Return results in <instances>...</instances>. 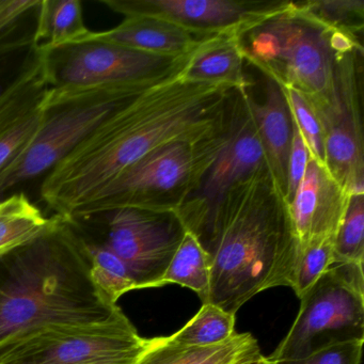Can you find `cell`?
<instances>
[{
    "mask_svg": "<svg viewBox=\"0 0 364 364\" xmlns=\"http://www.w3.org/2000/svg\"><path fill=\"white\" fill-rule=\"evenodd\" d=\"M185 63L119 106L44 176L40 197L54 215L71 218L156 149L172 142L206 139L225 129L235 89L185 80Z\"/></svg>",
    "mask_w": 364,
    "mask_h": 364,
    "instance_id": "6da1fadb",
    "label": "cell"
},
{
    "mask_svg": "<svg viewBox=\"0 0 364 364\" xmlns=\"http://www.w3.org/2000/svg\"><path fill=\"white\" fill-rule=\"evenodd\" d=\"M203 249L210 259L206 304L236 315L261 291L291 287L300 244L289 205L268 170L228 191Z\"/></svg>",
    "mask_w": 364,
    "mask_h": 364,
    "instance_id": "7a4b0ae2",
    "label": "cell"
},
{
    "mask_svg": "<svg viewBox=\"0 0 364 364\" xmlns=\"http://www.w3.org/2000/svg\"><path fill=\"white\" fill-rule=\"evenodd\" d=\"M95 284L73 232L58 223L0 257V350L59 325H92L122 315Z\"/></svg>",
    "mask_w": 364,
    "mask_h": 364,
    "instance_id": "3957f363",
    "label": "cell"
},
{
    "mask_svg": "<svg viewBox=\"0 0 364 364\" xmlns=\"http://www.w3.org/2000/svg\"><path fill=\"white\" fill-rule=\"evenodd\" d=\"M240 46L245 61L280 88L301 93L313 110L333 102L341 58L363 50L361 39L328 28L299 1L242 36Z\"/></svg>",
    "mask_w": 364,
    "mask_h": 364,
    "instance_id": "277c9868",
    "label": "cell"
},
{
    "mask_svg": "<svg viewBox=\"0 0 364 364\" xmlns=\"http://www.w3.org/2000/svg\"><path fill=\"white\" fill-rule=\"evenodd\" d=\"M159 82L48 88L35 135L0 173V199L44 178L114 109Z\"/></svg>",
    "mask_w": 364,
    "mask_h": 364,
    "instance_id": "5b68a950",
    "label": "cell"
},
{
    "mask_svg": "<svg viewBox=\"0 0 364 364\" xmlns=\"http://www.w3.org/2000/svg\"><path fill=\"white\" fill-rule=\"evenodd\" d=\"M228 129L229 118L225 129L212 137L172 142L156 149L112 181L72 217L118 208L176 214L199 188L216 161L227 142Z\"/></svg>",
    "mask_w": 364,
    "mask_h": 364,
    "instance_id": "8992f818",
    "label": "cell"
},
{
    "mask_svg": "<svg viewBox=\"0 0 364 364\" xmlns=\"http://www.w3.org/2000/svg\"><path fill=\"white\" fill-rule=\"evenodd\" d=\"M300 300L291 329L266 359H298L330 345L364 340L363 264H333Z\"/></svg>",
    "mask_w": 364,
    "mask_h": 364,
    "instance_id": "52a82bcc",
    "label": "cell"
},
{
    "mask_svg": "<svg viewBox=\"0 0 364 364\" xmlns=\"http://www.w3.org/2000/svg\"><path fill=\"white\" fill-rule=\"evenodd\" d=\"M65 220L74 233L116 255L129 268L138 289L159 287L186 232L176 214L137 208H118Z\"/></svg>",
    "mask_w": 364,
    "mask_h": 364,
    "instance_id": "ba28073f",
    "label": "cell"
},
{
    "mask_svg": "<svg viewBox=\"0 0 364 364\" xmlns=\"http://www.w3.org/2000/svg\"><path fill=\"white\" fill-rule=\"evenodd\" d=\"M124 313L92 325L50 326L0 350V364L135 362L146 347Z\"/></svg>",
    "mask_w": 364,
    "mask_h": 364,
    "instance_id": "9c48e42d",
    "label": "cell"
},
{
    "mask_svg": "<svg viewBox=\"0 0 364 364\" xmlns=\"http://www.w3.org/2000/svg\"><path fill=\"white\" fill-rule=\"evenodd\" d=\"M248 90H235L230 101L228 139L199 188L176 213L186 231L203 248L219 204L230 189L268 170L265 153L247 103Z\"/></svg>",
    "mask_w": 364,
    "mask_h": 364,
    "instance_id": "30bf717a",
    "label": "cell"
},
{
    "mask_svg": "<svg viewBox=\"0 0 364 364\" xmlns=\"http://www.w3.org/2000/svg\"><path fill=\"white\" fill-rule=\"evenodd\" d=\"M41 52L46 82L55 89L159 82L182 67L193 53L165 58L93 40Z\"/></svg>",
    "mask_w": 364,
    "mask_h": 364,
    "instance_id": "8fae6325",
    "label": "cell"
},
{
    "mask_svg": "<svg viewBox=\"0 0 364 364\" xmlns=\"http://www.w3.org/2000/svg\"><path fill=\"white\" fill-rule=\"evenodd\" d=\"M362 69L363 50L346 53L338 63L333 102L313 110L323 129L326 168L350 197L364 195Z\"/></svg>",
    "mask_w": 364,
    "mask_h": 364,
    "instance_id": "7c38bea8",
    "label": "cell"
},
{
    "mask_svg": "<svg viewBox=\"0 0 364 364\" xmlns=\"http://www.w3.org/2000/svg\"><path fill=\"white\" fill-rule=\"evenodd\" d=\"M112 11L165 21L198 39L240 38L285 9L289 1L250 0H103Z\"/></svg>",
    "mask_w": 364,
    "mask_h": 364,
    "instance_id": "4fadbf2b",
    "label": "cell"
},
{
    "mask_svg": "<svg viewBox=\"0 0 364 364\" xmlns=\"http://www.w3.org/2000/svg\"><path fill=\"white\" fill-rule=\"evenodd\" d=\"M350 196L310 156L304 178L289 205L300 248L317 238H336Z\"/></svg>",
    "mask_w": 364,
    "mask_h": 364,
    "instance_id": "5bb4252c",
    "label": "cell"
},
{
    "mask_svg": "<svg viewBox=\"0 0 364 364\" xmlns=\"http://www.w3.org/2000/svg\"><path fill=\"white\" fill-rule=\"evenodd\" d=\"M247 103L265 153L270 176L285 199L293 119L284 93L278 85L266 78L263 103L255 101L249 92Z\"/></svg>",
    "mask_w": 364,
    "mask_h": 364,
    "instance_id": "9a60e30c",
    "label": "cell"
},
{
    "mask_svg": "<svg viewBox=\"0 0 364 364\" xmlns=\"http://www.w3.org/2000/svg\"><path fill=\"white\" fill-rule=\"evenodd\" d=\"M87 40L109 42L152 56L182 58L195 52L204 39H198L165 21L129 16L114 28L105 31H90L76 42Z\"/></svg>",
    "mask_w": 364,
    "mask_h": 364,
    "instance_id": "2e32d148",
    "label": "cell"
},
{
    "mask_svg": "<svg viewBox=\"0 0 364 364\" xmlns=\"http://www.w3.org/2000/svg\"><path fill=\"white\" fill-rule=\"evenodd\" d=\"M264 359L250 333H234L218 344L178 346L161 338H146V347L133 364H251Z\"/></svg>",
    "mask_w": 364,
    "mask_h": 364,
    "instance_id": "e0dca14e",
    "label": "cell"
},
{
    "mask_svg": "<svg viewBox=\"0 0 364 364\" xmlns=\"http://www.w3.org/2000/svg\"><path fill=\"white\" fill-rule=\"evenodd\" d=\"M245 59L240 38L217 36L206 38L185 63L182 76L193 82L225 84L235 90H248Z\"/></svg>",
    "mask_w": 364,
    "mask_h": 364,
    "instance_id": "ac0fdd59",
    "label": "cell"
},
{
    "mask_svg": "<svg viewBox=\"0 0 364 364\" xmlns=\"http://www.w3.org/2000/svg\"><path fill=\"white\" fill-rule=\"evenodd\" d=\"M48 217L24 191H14L0 199V257L28 244L58 223Z\"/></svg>",
    "mask_w": 364,
    "mask_h": 364,
    "instance_id": "d6986e66",
    "label": "cell"
},
{
    "mask_svg": "<svg viewBox=\"0 0 364 364\" xmlns=\"http://www.w3.org/2000/svg\"><path fill=\"white\" fill-rule=\"evenodd\" d=\"M89 31L80 0H41L35 37L38 50H53L74 43Z\"/></svg>",
    "mask_w": 364,
    "mask_h": 364,
    "instance_id": "ffe728a7",
    "label": "cell"
},
{
    "mask_svg": "<svg viewBox=\"0 0 364 364\" xmlns=\"http://www.w3.org/2000/svg\"><path fill=\"white\" fill-rule=\"evenodd\" d=\"M48 88L44 73L43 55L37 48L33 60L22 75L0 97V136L39 107Z\"/></svg>",
    "mask_w": 364,
    "mask_h": 364,
    "instance_id": "44dd1931",
    "label": "cell"
},
{
    "mask_svg": "<svg viewBox=\"0 0 364 364\" xmlns=\"http://www.w3.org/2000/svg\"><path fill=\"white\" fill-rule=\"evenodd\" d=\"M181 285L196 291L202 304L208 301L210 283V259L199 240L186 231L176 249L159 287L166 284Z\"/></svg>",
    "mask_w": 364,
    "mask_h": 364,
    "instance_id": "7402d4cb",
    "label": "cell"
},
{
    "mask_svg": "<svg viewBox=\"0 0 364 364\" xmlns=\"http://www.w3.org/2000/svg\"><path fill=\"white\" fill-rule=\"evenodd\" d=\"M41 0H0V58L35 46Z\"/></svg>",
    "mask_w": 364,
    "mask_h": 364,
    "instance_id": "603a6c76",
    "label": "cell"
},
{
    "mask_svg": "<svg viewBox=\"0 0 364 364\" xmlns=\"http://www.w3.org/2000/svg\"><path fill=\"white\" fill-rule=\"evenodd\" d=\"M73 234L90 265L93 281L110 301L117 304L127 291L138 289L129 268L116 255L101 245Z\"/></svg>",
    "mask_w": 364,
    "mask_h": 364,
    "instance_id": "cb8c5ba5",
    "label": "cell"
},
{
    "mask_svg": "<svg viewBox=\"0 0 364 364\" xmlns=\"http://www.w3.org/2000/svg\"><path fill=\"white\" fill-rule=\"evenodd\" d=\"M235 315L213 304H202L199 312L176 333L164 336L178 346H208L218 344L236 333Z\"/></svg>",
    "mask_w": 364,
    "mask_h": 364,
    "instance_id": "d4e9b609",
    "label": "cell"
},
{
    "mask_svg": "<svg viewBox=\"0 0 364 364\" xmlns=\"http://www.w3.org/2000/svg\"><path fill=\"white\" fill-rule=\"evenodd\" d=\"M304 11L332 31L361 39L364 28L363 0H306Z\"/></svg>",
    "mask_w": 364,
    "mask_h": 364,
    "instance_id": "484cf974",
    "label": "cell"
},
{
    "mask_svg": "<svg viewBox=\"0 0 364 364\" xmlns=\"http://www.w3.org/2000/svg\"><path fill=\"white\" fill-rule=\"evenodd\" d=\"M364 263V195L351 196L334 240L333 264Z\"/></svg>",
    "mask_w": 364,
    "mask_h": 364,
    "instance_id": "4316f807",
    "label": "cell"
},
{
    "mask_svg": "<svg viewBox=\"0 0 364 364\" xmlns=\"http://www.w3.org/2000/svg\"><path fill=\"white\" fill-rule=\"evenodd\" d=\"M334 240L317 238L300 248L291 287L299 299L333 265Z\"/></svg>",
    "mask_w": 364,
    "mask_h": 364,
    "instance_id": "83f0119b",
    "label": "cell"
},
{
    "mask_svg": "<svg viewBox=\"0 0 364 364\" xmlns=\"http://www.w3.org/2000/svg\"><path fill=\"white\" fill-rule=\"evenodd\" d=\"M284 93L291 118L299 129L310 156L326 167L325 141L321 123L304 95L291 88H281Z\"/></svg>",
    "mask_w": 364,
    "mask_h": 364,
    "instance_id": "f1b7e54d",
    "label": "cell"
},
{
    "mask_svg": "<svg viewBox=\"0 0 364 364\" xmlns=\"http://www.w3.org/2000/svg\"><path fill=\"white\" fill-rule=\"evenodd\" d=\"M41 104L0 136V173L16 159L35 135L41 119Z\"/></svg>",
    "mask_w": 364,
    "mask_h": 364,
    "instance_id": "f546056e",
    "label": "cell"
},
{
    "mask_svg": "<svg viewBox=\"0 0 364 364\" xmlns=\"http://www.w3.org/2000/svg\"><path fill=\"white\" fill-rule=\"evenodd\" d=\"M363 344L364 340L349 341L323 347L298 359L270 361L265 357V360L267 364H360Z\"/></svg>",
    "mask_w": 364,
    "mask_h": 364,
    "instance_id": "4dcf8cb0",
    "label": "cell"
},
{
    "mask_svg": "<svg viewBox=\"0 0 364 364\" xmlns=\"http://www.w3.org/2000/svg\"><path fill=\"white\" fill-rule=\"evenodd\" d=\"M309 159H310V152L308 146L293 120V139H291V152H289V165H287V193H285V201L287 204L291 203V200L295 197L296 191L306 173Z\"/></svg>",
    "mask_w": 364,
    "mask_h": 364,
    "instance_id": "1f68e13d",
    "label": "cell"
},
{
    "mask_svg": "<svg viewBox=\"0 0 364 364\" xmlns=\"http://www.w3.org/2000/svg\"><path fill=\"white\" fill-rule=\"evenodd\" d=\"M37 48H29L24 52L0 58V97L16 82L33 60Z\"/></svg>",
    "mask_w": 364,
    "mask_h": 364,
    "instance_id": "d6a6232c",
    "label": "cell"
},
{
    "mask_svg": "<svg viewBox=\"0 0 364 364\" xmlns=\"http://www.w3.org/2000/svg\"><path fill=\"white\" fill-rule=\"evenodd\" d=\"M134 362H125V361H118V362H102V363H95V364H133Z\"/></svg>",
    "mask_w": 364,
    "mask_h": 364,
    "instance_id": "836d02e7",
    "label": "cell"
},
{
    "mask_svg": "<svg viewBox=\"0 0 364 364\" xmlns=\"http://www.w3.org/2000/svg\"><path fill=\"white\" fill-rule=\"evenodd\" d=\"M251 364H267V363H266L265 357H264V359L261 360V361L255 362V363H251Z\"/></svg>",
    "mask_w": 364,
    "mask_h": 364,
    "instance_id": "e575fe53",
    "label": "cell"
}]
</instances>
